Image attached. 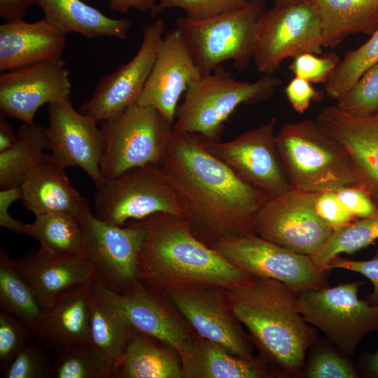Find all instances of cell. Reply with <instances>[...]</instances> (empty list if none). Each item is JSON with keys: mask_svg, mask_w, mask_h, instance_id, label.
<instances>
[{"mask_svg": "<svg viewBox=\"0 0 378 378\" xmlns=\"http://www.w3.org/2000/svg\"><path fill=\"white\" fill-rule=\"evenodd\" d=\"M158 167L181 197L192 233L206 245L254 233L256 216L270 197L239 178L202 135L173 134Z\"/></svg>", "mask_w": 378, "mask_h": 378, "instance_id": "cell-1", "label": "cell"}, {"mask_svg": "<svg viewBox=\"0 0 378 378\" xmlns=\"http://www.w3.org/2000/svg\"><path fill=\"white\" fill-rule=\"evenodd\" d=\"M231 308L277 374L302 375L316 332L297 309V294L281 281L252 276L225 288Z\"/></svg>", "mask_w": 378, "mask_h": 378, "instance_id": "cell-2", "label": "cell"}, {"mask_svg": "<svg viewBox=\"0 0 378 378\" xmlns=\"http://www.w3.org/2000/svg\"><path fill=\"white\" fill-rule=\"evenodd\" d=\"M139 220L146 234L138 279L146 286L159 291L189 284L227 288L252 277L197 238L187 218L158 213Z\"/></svg>", "mask_w": 378, "mask_h": 378, "instance_id": "cell-3", "label": "cell"}, {"mask_svg": "<svg viewBox=\"0 0 378 378\" xmlns=\"http://www.w3.org/2000/svg\"><path fill=\"white\" fill-rule=\"evenodd\" d=\"M282 80L265 75L253 81L234 79L220 65L213 71L192 80L177 107L173 134L197 133L206 139L220 140L225 122L240 105H251L269 99Z\"/></svg>", "mask_w": 378, "mask_h": 378, "instance_id": "cell-4", "label": "cell"}, {"mask_svg": "<svg viewBox=\"0 0 378 378\" xmlns=\"http://www.w3.org/2000/svg\"><path fill=\"white\" fill-rule=\"evenodd\" d=\"M276 142L291 188L316 193L356 185L347 152L316 120L285 124Z\"/></svg>", "mask_w": 378, "mask_h": 378, "instance_id": "cell-5", "label": "cell"}, {"mask_svg": "<svg viewBox=\"0 0 378 378\" xmlns=\"http://www.w3.org/2000/svg\"><path fill=\"white\" fill-rule=\"evenodd\" d=\"M265 0H248L236 10L203 20L176 19V27L201 74H208L232 60L239 71L253 61Z\"/></svg>", "mask_w": 378, "mask_h": 378, "instance_id": "cell-6", "label": "cell"}, {"mask_svg": "<svg viewBox=\"0 0 378 378\" xmlns=\"http://www.w3.org/2000/svg\"><path fill=\"white\" fill-rule=\"evenodd\" d=\"M101 172L106 181L137 167L158 166L173 136L172 125L156 109L134 104L104 121Z\"/></svg>", "mask_w": 378, "mask_h": 378, "instance_id": "cell-7", "label": "cell"}, {"mask_svg": "<svg viewBox=\"0 0 378 378\" xmlns=\"http://www.w3.org/2000/svg\"><path fill=\"white\" fill-rule=\"evenodd\" d=\"M362 283L327 286L297 294V309L346 356L351 357L362 338L378 330V302L358 297Z\"/></svg>", "mask_w": 378, "mask_h": 378, "instance_id": "cell-8", "label": "cell"}, {"mask_svg": "<svg viewBox=\"0 0 378 378\" xmlns=\"http://www.w3.org/2000/svg\"><path fill=\"white\" fill-rule=\"evenodd\" d=\"M95 216L124 226L158 213L186 218L188 214L176 190L158 166L130 169L97 188Z\"/></svg>", "mask_w": 378, "mask_h": 378, "instance_id": "cell-9", "label": "cell"}, {"mask_svg": "<svg viewBox=\"0 0 378 378\" xmlns=\"http://www.w3.org/2000/svg\"><path fill=\"white\" fill-rule=\"evenodd\" d=\"M83 232L85 258L95 272L94 282L117 293L138 281V260L146 230L140 220L119 226L93 215L87 202L77 216Z\"/></svg>", "mask_w": 378, "mask_h": 378, "instance_id": "cell-10", "label": "cell"}, {"mask_svg": "<svg viewBox=\"0 0 378 378\" xmlns=\"http://www.w3.org/2000/svg\"><path fill=\"white\" fill-rule=\"evenodd\" d=\"M211 248L243 272L281 281L296 294L327 286L329 270L318 267L310 256L255 233L220 239Z\"/></svg>", "mask_w": 378, "mask_h": 378, "instance_id": "cell-11", "label": "cell"}, {"mask_svg": "<svg viewBox=\"0 0 378 378\" xmlns=\"http://www.w3.org/2000/svg\"><path fill=\"white\" fill-rule=\"evenodd\" d=\"M315 197L314 192L290 188L270 197L256 216L254 233L295 253L315 254L334 231L317 214Z\"/></svg>", "mask_w": 378, "mask_h": 378, "instance_id": "cell-12", "label": "cell"}, {"mask_svg": "<svg viewBox=\"0 0 378 378\" xmlns=\"http://www.w3.org/2000/svg\"><path fill=\"white\" fill-rule=\"evenodd\" d=\"M160 292L195 333L220 344L237 356L254 357L253 342L235 316L225 288L189 284Z\"/></svg>", "mask_w": 378, "mask_h": 378, "instance_id": "cell-13", "label": "cell"}, {"mask_svg": "<svg viewBox=\"0 0 378 378\" xmlns=\"http://www.w3.org/2000/svg\"><path fill=\"white\" fill-rule=\"evenodd\" d=\"M323 38L318 19L305 2L266 10L258 27L253 62L258 71L272 75L288 58L320 54Z\"/></svg>", "mask_w": 378, "mask_h": 378, "instance_id": "cell-14", "label": "cell"}, {"mask_svg": "<svg viewBox=\"0 0 378 378\" xmlns=\"http://www.w3.org/2000/svg\"><path fill=\"white\" fill-rule=\"evenodd\" d=\"M276 121L272 117L227 141L204 137L206 147L239 178L270 197L291 188L277 150Z\"/></svg>", "mask_w": 378, "mask_h": 378, "instance_id": "cell-15", "label": "cell"}, {"mask_svg": "<svg viewBox=\"0 0 378 378\" xmlns=\"http://www.w3.org/2000/svg\"><path fill=\"white\" fill-rule=\"evenodd\" d=\"M92 285L135 331L169 346L180 357L191 351L195 332L162 292L139 280L124 293Z\"/></svg>", "mask_w": 378, "mask_h": 378, "instance_id": "cell-16", "label": "cell"}, {"mask_svg": "<svg viewBox=\"0 0 378 378\" xmlns=\"http://www.w3.org/2000/svg\"><path fill=\"white\" fill-rule=\"evenodd\" d=\"M164 31L162 20L145 25L142 42L135 55L113 72L104 76L78 111L97 122H104L116 118L136 104L154 65Z\"/></svg>", "mask_w": 378, "mask_h": 378, "instance_id": "cell-17", "label": "cell"}, {"mask_svg": "<svg viewBox=\"0 0 378 378\" xmlns=\"http://www.w3.org/2000/svg\"><path fill=\"white\" fill-rule=\"evenodd\" d=\"M48 150L64 168L77 166L92 179L96 188L105 180L101 172L104 134L92 117L76 111L70 97L48 104Z\"/></svg>", "mask_w": 378, "mask_h": 378, "instance_id": "cell-18", "label": "cell"}, {"mask_svg": "<svg viewBox=\"0 0 378 378\" xmlns=\"http://www.w3.org/2000/svg\"><path fill=\"white\" fill-rule=\"evenodd\" d=\"M69 75L62 57L4 71L0 75L1 114L34 123L40 107L70 97Z\"/></svg>", "mask_w": 378, "mask_h": 378, "instance_id": "cell-19", "label": "cell"}, {"mask_svg": "<svg viewBox=\"0 0 378 378\" xmlns=\"http://www.w3.org/2000/svg\"><path fill=\"white\" fill-rule=\"evenodd\" d=\"M315 120L346 150L356 186L365 190L378 205V112L358 118L333 105L323 108Z\"/></svg>", "mask_w": 378, "mask_h": 378, "instance_id": "cell-20", "label": "cell"}, {"mask_svg": "<svg viewBox=\"0 0 378 378\" xmlns=\"http://www.w3.org/2000/svg\"><path fill=\"white\" fill-rule=\"evenodd\" d=\"M200 74L178 30H170L136 104L156 109L173 125L181 94Z\"/></svg>", "mask_w": 378, "mask_h": 378, "instance_id": "cell-21", "label": "cell"}, {"mask_svg": "<svg viewBox=\"0 0 378 378\" xmlns=\"http://www.w3.org/2000/svg\"><path fill=\"white\" fill-rule=\"evenodd\" d=\"M14 264L45 309L95 280L94 270L86 258L54 256L38 250L14 260Z\"/></svg>", "mask_w": 378, "mask_h": 378, "instance_id": "cell-22", "label": "cell"}, {"mask_svg": "<svg viewBox=\"0 0 378 378\" xmlns=\"http://www.w3.org/2000/svg\"><path fill=\"white\" fill-rule=\"evenodd\" d=\"M66 35L47 19H23L0 25V71H11L61 57Z\"/></svg>", "mask_w": 378, "mask_h": 378, "instance_id": "cell-23", "label": "cell"}, {"mask_svg": "<svg viewBox=\"0 0 378 378\" xmlns=\"http://www.w3.org/2000/svg\"><path fill=\"white\" fill-rule=\"evenodd\" d=\"M90 284L59 297L45 309L35 336L54 353L90 342Z\"/></svg>", "mask_w": 378, "mask_h": 378, "instance_id": "cell-24", "label": "cell"}, {"mask_svg": "<svg viewBox=\"0 0 378 378\" xmlns=\"http://www.w3.org/2000/svg\"><path fill=\"white\" fill-rule=\"evenodd\" d=\"M20 186L21 200L35 216L66 212L77 217L88 202L71 186L65 168L50 154H46L32 168Z\"/></svg>", "mask_w": 378, "mask_h": 378, "instance_id": "cell-25", "label": "cell"}, {"mask_svg": "<svg viewBox=\"0 0 378 378\" xmlns=\"http://www.w3.org/2000/svg\"><path fill=\"white\" fill-rule=\"evenodd\" d=\"M180 358L183 378H268L276 374L261 357L237 356L197 333L191 351Z\"/></svg>", "mask_w": 378, "mask_h": 378, "instance_id": "cell-26", "label": "cell"}, {"mask_svg": "<svg viewBox=\"0 0 378 378\" xmlns=\"http://www.w3.org/2000/svg\"><path fill=\"white\" fill-rule=\"evenodd\" d=\"M320 22L323 48L351 34L371 35L378 27V0H304Z\"/></svg>", "mask_w": 378, "mask_h": 378, "instance_id": "cell-27", "label": "cell"}, {"mask_svg": "<svg viewBox=\"0 0 378 378\" xmlns=\"http://www.w3.org/2000/svg\"><path fill=\"white\" fill-rule=\"evenodd\" d=\"M112 378H183V374L175 349L134 331L113 366Z\"/></svg>", "mask_w": 378, "mask_h": 378, "instance_id": "cell-28", "label": "cell"}, {"mask_svg": "<svg viewBox=\"0 0 378 378\" xmlns=\"http://www.w3.org/2000/svg\"><path fill=\"white\" fill-rule=\"evenodd\" d=\"M44 18L66 35L74 32L88 38L103 36L125 40L132 22L107 17L81 0H35Z\"/></svg>", "mask_w": 378, "mask_h": 378, "instance_id": "cell-29", "label": "cell"}, {"mask_svg": "<svg viewBox=\"0 0 378 378\" xmlns=\"http://www.w3.org/2000/svg\"><path fill=\"white\" fill-rule=\"evenodd\" d=\"M92 284L89 298L90 344L113 370L135 330Z\"/></svg>", "mask_w": 378, "mask_h": 378, "instance_id": "cell-30", "label": "cell"}, {"mask_svg": "<svg viewBox=\"0 0 378 378\" xmlns=\"http://www.w3.org/2000/svg\"><path fill=\"white\" fill-rule=\"evenodd\" d=\"M26 235L36 239L39 251L59 257L85 258L83 232L76 216L53 212L36 216Z\"/></svg>", "mask_w": 378, "mask_h": 378, "instance_id": "cell-31", "label": "cell"}, {"mask_svg": "<svg viewBox=\"0 0 378 378\" xmlns=\"http://www.w3.org/2000/svg\"><path fill=\"white\" fill-rule=\"evenodd\" d=\"M48 148L47 129L23 122L12 146L0 153V189L20 186Z\"/></svg>", "mask_w": 378, "mask_h": 378, "instance_id": "cell-32", "label": "cell"}, {"mask_svg": "<svg viewBox=\"0 0 378 378\" xmlns=\"http://www.w3.org/2000/svg\"><path fill=\"white\" fill-rule=\"evenodd\" d=\"M0 309L34 330L39 326L45 308L14 264L8 252L0 251Z\"/></svg>", "mask_w": 378, "mask_h": 378, "instance_id": "cell-33", "label": "cell"}, {"mask_svg": "<svg viewBox=\"0 0 378 378\" xmlns=\"http://www.w3.org/2000/svg\"><path fill=\"white\" fill-rule=\"evenodd\" d=\"M377 239L378 213L334 230L326 244L310 258L318 267L328 270V264L335 257L341 253H354Z\"/></svg>", "mask_w": 378, "mask_h": 378, "instance_id": "cell-34", "label": "cell"}, {"mask_svg": "<svg viewBox=\"0 0 378 378\" xmlns=\"http://www.w3.org/2000/svg\"><path fill=\"white\" fill-rule=\"evenodd\" d=\"M378 62V27L360 47L349 50L326 83L325 93L338 100L371 66Z\"/></svg>", "mask_w": 378, "mask_h": 378, "instance_id": "cell-35", "label": "cell"}, {"mask_svg": "<svg viewBox=\"0 0 378 378\" xmlns=\"http://www.w3.org/2000/svg\"><path fill=\"white\" fill-rule=\"evenodd\" d=\"M112 372L90 342L57 353L50 378H112Z\"/></svg>", "mask_w": 378, "mask_h": 378, "instance_id": "cell-36", "label": "cell"}, {"mask_svg": "<svg viewBox=\"0 0 378 378\" xmlns=\"http://www.w3.org/2000/svg\"><path fill=\"white\" fill-rule=\"evenodd\" d=\"M336 106L358 118L368 117L378 112V62L368 68L337 100Z\"/></svg>", "mask_w": 378, "mask_h": 378, "instance_id": "cell-37", "label": "cell"}, {"mask_svg": "<svg viewBox=\"0 0 378 378\" xmlns=\"http://www.w3.org/2000/svg\"><path fill=\"white\" fill-rule=\"evenodd\" d=\"M53 354L48 346L34 337L2 375L5 378H50Z\"/></svg>", "mask_w": 378, "mask_h": 378, "instance_id": "cell-38", "label": "cell"}, {"mask_svg": "<svg viewBox=\"0 0 378 378\" xmlns=\"http://www.w3.org/2000/svg\"><path fill=\"white\" fill-rule=\"evenodd\" d=\"M35 330L0 309V371H6L16 356L33 340Z\"/></svg>", "mask_w": 378, "mask_h": 378, "instance_id": "cell-39", "label": "cell"}, {"mask_svg": "<svg viewBox=\"0 0 378 378\" xmlns=\"http://www.w3.org/2000/svg\"><path fill=\"white\" fill-rule=\"evenodd\" d=\"M248 0H161L150 11L153 16L164 10L179 8L187 18L203 20L230 13L244 7Z\"/></svg>", "mask_w": 378, "mask_h": 378, "instance_id": "cell-40", "label": "cell"}, {"mask_svg": "<svg viewBox=\"0 0 378 378\" xmlns=\"http://www.w3.org/2000/svg\"><path fill=\"white\" fill-rule=\"evenodd\" d=\"M307 378H356L358 375L343 354L330 348L317 349L304 365L302 374Z\"/></svg>", "mask_w": 378, "mask_h": 378, "instance_id": "cell-41", "label": "cell"}, {"mask_svg": "<svg viewBox=\"0 0 378 378\" xmlns=\"http://www.w3.org/2000/svg\"><path fill=\"white\" fill-rule=\"evenodd\" d=\"M340 61L341 59L332 53L317 56L306 52L293 58L288 68L295 76L311 83H326Z\"/></svg>", "mask_w": 378, "mask_h": 378, "instance_id": "cell-42", "label": "cell"}, {"mask_svg": "<svg viewBox=\"0 0 378 378\" xmlns=\"http://www.w3.org/2000/svg\"><path fill=\"white\" fill-rule=\"evenodd\" d=\"M314 207L317 214L334 230L342 227L356 219L343 206L335 191L316 192Z\"/></svg>", "mask_w": 378, "mask_h": 378, "instance_id": "cell-43", "label": "cell"}, {"mask_svg": "<svg viewBox=\"0 0 378 378\" xmlns=\"http://www.w3.org/2000/svg\"><path fill=\"white\" fill-rule=\"evenodd\" d=\"M343 206L356 218L372 216L378 213V205L369 194L356 186H346L335 190Z\"/></svg>", "mask_w": 378, "mask_h": 378, "instance_id": "cell-44", "label": "cell"}, {"mask_svg": "<svg viewBox=\"0 0 378 378\" xmlns=\"http://www.w3.org/2000/svg\"><path fill=\"white\" fill-rule=\"evenodd\" d=\"M284 92L292 108L299 113H304L312 101L322 100L326 94L314 88L310 82L297 76L286 85Z\"/></svg>", "mask_w": 378, "mask_h": 378, "instance_id": "cell-45", "label": "cell"}, {"mask_svg": "<svg viewBox=\"0 0 378 378\" xmlns=\"http://www.w3.org/2000/svg\"><path fill=\"white\" fill-rule=\"evenodd\" d=\"M327 269H342L365 276L373 286L370 298L373 302H378V255L368 260H355L337 255L329 262Z\"/></svg>", "mask_w": 378, "mask_h": 378, "instance_id": "cell-46", "label": "cell"}, {"mask_svg": "<svg viewBox=\"0 0 378 378\" xmlns=\"http://www.w3.org/2000/svg\"><path fill=\"white\" fill-rule=\"evenodd\" d=\"M22 200L21 186L0 190V225L14 232L26 235L27 224L14 219L9 214L11 204Z\"/></svg>", "mask_w": 378, "mask_h": 378, "instance_id": "cell-47", "label": "cell"}, {"mask_svg": "<svg viewBox=\"0 0 378 378\" xmlns=\"http://www.w3.org/2000/svg\"><path fill=\"white\" fill-rule=\"evenodd\" d=\"M35 0H0V17L6 21L23 19Z\"/></svg>", "mask_w": 378, "mask_h": 378, "instance_id": "cell-48", "label": "cell"}, {"mask_svg": "<svg viewBox=\"0 0 378 378\" xmlns=\"http://www.w3.org/2000/svg\"><path fill=\"white\" fill-rule=\"evenodd\" d=\"M161 0H108L111 10L127 13L131 8L140 11H151Z\"/></svg>", "mask_w": 378, "mask_h": 378, "instance_id": "cell-49", "label": "cell"}, {"mask_svg": "<svg viewBox=\"0 0 378 378\" xmlns=\"http://www.w3.org/2000/svg\"><path fill=\"white\" fill-rule=\"evenodd\" d=\"M16 134L4 115H0V153L10 148L13 144Z\"/></svg>", "mask_w": 378, "mask_h": 378, "instance_id": "cell-50", "label": "cell"}, {"mask_svg": "<svg viewBox=\"0 0 378 378\" xmlns=\"http://www.w3.org/2000/svg\"><path fill=\"white\" fill-rule=\"evenodd\" d=\"M365 367L372 375L378 377V350L368 356Z\"/></svg>", "mask_w": 378, "mask_h": 378, "instance_id": "cell-51", "label": "cell"}, {"mask_svg": "<svg viewBox=\"0 0 378 378\" xmlns=\"http://www.w3.org/2000/svg\"><path fill=\"white\" fill-rule=\"evenodd\" d=\"M304 0H273L274 6H287L298 4Z\"/></svg>", "mask_w": 378, "mask_h": 378, "instance_id": "cell-52", "label": "cell"}]
</instances>
